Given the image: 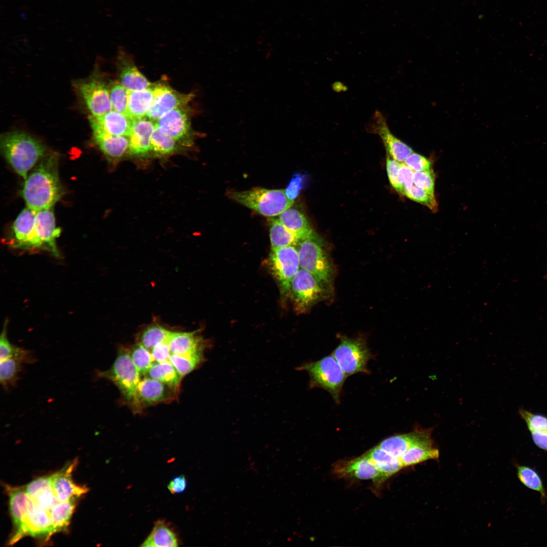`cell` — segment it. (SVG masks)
Here are the masks:
<instances>
[{"label":"cell","mask_w":547,"mask_h":547,"mask_svg":"<svg viewBox=\"0 0 547 547\" xmlns=\"http://www.w3.org/2000/svg\"><path fill=\"white\" fill-rule=\"evenodd\" d=\"M58 160L56 154L47 155L25 179L21 194L27 207L35 212L52 208L63 195Z\"/></svg>","instance_id":"1"},{"label":"cell","mask_w":547,"mask_h":547,"mask_svg":"<svg viewBox=\"0 0 547 547\" xmlns=\"http://www.w3.org/2000/svg\"><path fill=\"white\" fill-rule=\"evenodd\" d=\"M1 149L4 158L23 179L44 155L45 146L37 139L21 132L5 133L1 137Z\"/></svg>","instance_id":"2"},{"label":"cell","mask_w":547,"mask_h":547,"mask_svg":"<svg viewBox=\"0 0 547 547\" xmlns=\"http://www.w3.org/2000/svg\"><path fill=\"white\" fill-rule=\"evenodd\" d=\"M227 196L232 200L263 216L280 215L290 208L294 201L286 196L285 190L256 187L243 191L229 190Z\"/></svg>","instance_id":"3"},{"label":"cell","mask_w":547,"mask_h":547,"mask_svg":"<svg viewBox=\"0 0 547 547\" xmlns=\"http://www.w3.org/2000/svg\"><path fill=\"white\" fill-rule=\"evenodd\" d=\"M140 375L132 361L130 351L123 347L119 348L109 369L97 372L98 377L107 379L115 385L126 401L138 410L137 388Z\"/></svg>","instance_id":"4"},{"label":"cell","mask_w":547,"mask_h":547,"mask_svg":"<svg viewBox=\"0 0 547 547\" xmlns=\"http://www.w3.org/2000/svg\"><path fill=\"white\" fill-rule=\"evenodd\" d=\"M299 369L308 372L311 387H320L326 390L337 403H339L346 376L332 355L316 362L304 364Z\"/></svg>","instance_id":"5"},{"label":"cell","mask_w":547,"mask_h":547,"mask_svg":"<svg viewBox=\"0 0 547 547\" xmlns=\"http://www.w3.org/2000/svg\"><path fill=\"white\" fill-rule=\"evenodd\" d=\"M300 268L312 275L325 288L332 279V267L328 257L316 239H308L297 245Z\"/></svg>","instance_id":"6"},{"label":"cell","mask_w":547,"mask_h":547,"mask_svg":"<svg viewBox=\"0 0 547 547\" xmlns=\"http://www.w3.org/2000/svg\"><path fill=\"white\" fill-rule=\"evenodd\" d=\"M332 355L346 377L358 373H368L367 365L371 355L361 338L343 337Z\"/></svg>","instance_id":"7"},{"label":"cell","mask_w":547,"mask_h":547,"mask_svg":"<svg viewBox=\"0 0 547 547\" xmlns=\"http://www.w3.org/2000/svg\"><path fill=\"white\" fill-rule=\"evenodd\" d=\"M269 264L283 295L289 294L291 282L300 268L297 248L289 246L271 249Z\"/></svg>","instance_id":"8"},{"label":"cell","mask_w":547,"mask_h":547,"mask_svg":"<svg viewBox=\"0 0 547 547\" xmlns=\"http://www.w3.org/2000/svg\"><path fill=\"white\" fill-rule=\"evenodd\" d=\"M325 287L310 273L300 268L293 279L289 292L296 312H303L320 300Z\"/></svg>","instance_id":"9"},{"label":"cell","mask_w":547,"mask_h":547,"mask_svg":"<svg viewBox=\"0 0 547 547\" xmlns=\"http://www.w3.org/2000/svg\"><path fill=\"white\" fill-rule=\"evenodd\" d=\"M61 233L57 227L52 208L36 212L32 250H43L60 256L56 240Z\"/></svg>","instance_id":"10"},{"label":"cell","mask_w":547,"mask_h":547,"mask_svg":"<svg viewBox=\"0 0 547 547\" xmlns=\"http://www.w3.org/2000/svg\"><path fill=\"white\" fill-rule=\"evenodd\" d=\"M152 89L153 101L146 117L153 121L174 109L185 107L193 97L192 94L179 93L166 85H157Z\"/></svg>","instance_id":"11"},{"label":"cell","mask_w":547,"mask_h":547,"mask_svg":"<svg viewBox=\"0 0 547 547\" xmlns=\"http://www.w3.org/2000/svg\"><path fill=\"white\" fill-rule=\"evenodd\" d=\"M53 534L49 512L35 503L19 529L11 536L9 543L12 544L26 535L42 537L48 540Z\"/></svg>","instance_id":"12"},{"label":"cell","mask_w":547,"mask_h":547,"mask_svg":"<svg viewBox=\"0 0 547 547\" xmlns=\"http://www.w3.org/2000/svg\"><path fill=\"white\" fill-rule=\"evenodd\" d=\"M333 472L340 478L371 480L376 483L385 481L377 468L365 454L355 458L336 462L333 465Z\"/></svg>","instance_id":"13"},{"label":"cell","mask_w":547,"mask_h":547,"mask_svg":"<svg viewBox=\"0 0 547 547\" xmlns=\"http://www.w3.org/2000/svg\"><path fill=\"white\" fill-rule=\"evenodd\" d=\"M367 127L368 130L379 136L388 154L395 160L402 163L413 152L391 132L385 118L378 111L374 113Z\"/></svg>","instance_id":"14"},{"label":"cell","mask_w":547,"mask_h":547,"mask_svg":"<svg viewBox=\"0 0 547 547\" xmlns=\"http://www.w3.org/2000/svg\"><path fill=\"white\" fill-rule=\"evenodd\" d=\"M79 90L91 115L99 117L113 110L109 91L101 82L92 80L82 83Z\"/></svg>","instance_id":"15"},{"label":"cell","mask_w":547,"mask_h":547,"mask_svg":"<svg viewBox=\"0 0 547 547\" xmlns=\"http://www.w3.org/2000/svg\"><path fill=\"white\" fill-rule=\"evenodd\" d=\"M178 390L158 380L146 377L140 380L137 388V401L142 406L172 400Z\"/></svg>","instance_id":"16"},{"label":"cell","mask_w":547,"mask_h":547,"mask_svg":"<svg viewBox=\"0 0 547 547\" xmlns=\"http://www.w3.org/2000/svg\"><path fill=\"white\" fill-rule=\"evenodd\" d=\"M77 463L74 459L51 475L53 489L58 502L76 499L88 491L86 487L77 485L72 480V473Z\"/></svg>","instance_id":"17"},{"label":"cell","mask_w":547,"mask_h":547,"mask_svg":"<svg viewBox=\"0 0 547 547\" xmlns=\"http://www.w3.org/2000/svg\"><path fill=\"white\" fill-rule=\"evenodd\" d=\"M89 121L93 133L118 136L128 137L132 124V119L114 110L99 117L90 115Z\"/></svg>","instance_id":"18"},{"label":"cell","mask_w":547,"mask_h":547,"mask_svg":"<svg viewBox=\"0 0 547 547\" xmlns=\"http://www.w3.org/2000/svg\"><path fill=\"white\" fill-rule=\"evenodd\" d=\"M36 212L27 207L17 217L12 225L13 247L23 250H32Z\"/></svg>","instance_id":"19"},{"label":"cell","mask_w":547,"mask_h":547,"mask_svg":"<svg viewBox=\"0 0 547 547\" xmlns=\"http://www.w3.org/2000/svg\"><path fill=\"white\" fill-rule=\"evenodd\" d=\"M155 126L176 141L188 134L190 121L185 107L174 109L162 115L155 123Z\"/></svg>","instance_id":"20"},{"label":"cell","mask_w":547,"mask_h":547,"mask_svg":"<svg viewBox=\"0 0 547 547\" xmlns=\"http://www.w3.org/2000/svg\"><path fill=\"white\" fill-rule=\"evenodd\" d=\"M155 124L148 118L132 119L131 132L128 136L129 150L131 153L145 154L150 150V140Z\"/></svg>","instance_id":"21"},{"label":"cell","mask_w":547,"mask_h":547,"mask_svg":"<svg viewBox=\"0 0 547 547\" xmlns=\"http://www.w3.org/2000/svg\"><path fill=\"white\" fill-rule=\"evenodd\" d=\"M9 498V510L17 531L20 527L28 513L34 507L35 503L24 489L6 486Z\"/></svg>","instance_id":"22"},{"label":"cell","mask_w":547,"mask_h":547,"mask_svg":"<svg viewBox=\"0 0 547 547\" xmlns=\"http://www.w3.org/2000/svg\"><path fill=\"white\" fill-rule=\"evenodd\" d=\"M430 433L411 446L401 456L403 467L412 466L431 459H437L439 450L434 447Z\"/></svg>","instance_id":"23"},{"label":"cell","mask_w":547,"mask_h":547,"mask_svg":"<svg viewBox=\"0 0 547 547\" xmlns=\"http://www.w3.org/2000/svg\"><path fill=\"white\" fill-rule=\"evenodd\" d=\"M24 490L36 504L48 512L58 502L53 489L51 476L34 479Z\"/></svg>","instance_id":"24"},{"label":"cell","mask_w":547,"mask_h":547,"mask_svg":"<svg viewBox=\"0 0 547 547\" xmlns=\"http://www.w3.org/2000/svg\"><path fill=\"white\" fill-rule=\"evenodd\" d=\"M431 429L417 428L408 434L397 435L387 438L378 445L392 455L399 458L413 444L429 433Z\"/></svg>","instance_id":"25"},{"label":"cell","mask_w":547,"mask_h":547,"mask_svg":"<svg viewBox=\"0 0 547 547\" xmlns=\"http://www.w3.org/2000/svg\"><path fill=\"white\" fill-rule=\"evenodd\" d=\"M167 343L171 354L189 355L203 354L204 344L195 332H171Z\"/></svg>","instance_id":"26"},{"label":"cell","mask_w":547,"mask_h":547,"mask_svg":"<svg viewBox=\"0 0 547 547\" xmlns=\"http://www.w3.org/2000/svg\"><path fill=\"white\" fill-rule=\"evenodd\" d=\"M278 219L301 241L316 239L314 231L305 216L298 209L291 208L281 213Z\"/></svg>","instance_id":"27"},{"label":"cell","mask_w":547,"mask_h":547,"mask_svg":"<svg viewBox=\"0 0 547 547\" xmlns=\"http://www.w3.org/2000/svg\"><path fill=\"white\" fill-rule=\"evenodd\" d=\"M178 535L173 527L165 520H159L140 546L143 547H176L179 545Z\"/></svg>","instance_id":"28"},{"label":"cell","mask_w":547,"mask_h":547,"mask_svg":"<svg viewBox=\"0 0 547 547\" xmlns=\"http://www.w3.org/2000/svg\"><path fill=\"white\" fill-rule=\"evenodd\" d=\"M119 56L125 65L122 68L120 76L122 86L128 91L142 90L152 86L145 76L130 62V57L122 48L120 50Z\"/></svg>","instance_id":"29"},{"label":"cell","mask_w":547,"mask_h":547,"mask_svg":"<svg viewBox=\"0 0 547 547\" xmlns=\"http://www.w3.org/2000/svg\"><path fill=\"white\" fill-rule=\"evenodd\" d=\"M96 144L106 157L118 159L122 157L129 148L128 137L112 136L103 133H93Z\"/></svg>","instance_id":"30"},{"label":"cell","mask_w":547,"mask_h":547,"mask_svg":"<svg viewBox=\"0 0 547 547\" xmlns=\"http://www.w3.org/2000/svg\"><path fill=\"white\" fill-rule=\"evenodd\" d=\"M152 87L137 91H129L127 115L131 119L147 116L153 101Z\"/></svg>","instance_id":"31"},{"label":"cell","mask_w":547,"mask_h":547,"mask_svg":"<svg viewBox=\"0 0 547 547\" xmlns=\"http://www.w3.org/2000/svg\"><path fill=\"white\" fill-rule=\"evenodd\" d=\"M365 454L376 466L385 480L403 467L399 458L389 454L378 445Z\"/></svg>","instance_id":"32"},{"label":"cell","mask_w":547,"mask_h":547,"mask_svg":"<svg viewBox=\"0 0 547 547\" xmlns=\"http://www.w3.org/2000/svg\"><path fill=\"white\" fill-rule=\"evenodd\" d=\"M8 321L3 325L0 338V361L13 359L21 361L23 364L33 363L35 359L32 353L24 348L12 344L7 335Z\"/></svg>","instance_id":"33"},{"label":"cell","mask_w":547,"mask_h":547,"mask_svg":"<svg viewBox=\"0 0 547 547\" xmlns=\"http://www.w3.org/2000/svg\"><path fill=\"white\" fill-rule=\"evenodd\" d=\"M269 224L271 249L296 246L300 243L296 236L278 219H269Z\"/></svg>","instance_id":"34"},{"label":"cell","mask_w":547,"mask_h":547,"mask_svg":"<svg viewBox=\"0 0 547 547\" xmlns=\"http://www.w3.org/2000/svg\"><path fill=\"white\" fill-rule=\"evenodd\" d=\"M75 499L58 502L49 511L54 533L65 530L69 525L75 507Z\"/></svg>","instance_id":"35"},{"label":"cell","mask_w":547,"mask_h":547,"mask_svg":"<svg viewBox=\"0 0 547 547\" xmlns=\"http://www.w3.org/2000/svg\"><path fill=\"white\" fill-rule=\"evenodd\" d=\"M147 373L150 378L165 383L178 390L182 377L169 361L153 364Z\"/></svg>","instance_id":"36"},{"label":"cell","mask_w":547,"mask_h":547,"mask_svg":"<svg viewBox=\"0 0 547 547\" xmlns=\"http://www.w3.org/2000/svg\"><path fill=\"white\" fill-rule=\"evenodd\" d=\"M23 364L21 361L13 359L1 361L0 382L5 389L8 390L16 384L22 371Z\"/></svg>","instance_id":"37"},{"label":"cell","mask_w":547,"mask_h":547,"mask_svg":"<svg viewBox=\"0 0 547 547\" xmlns=\"http://www.w3.org/2000/svg\"><path fill=\"white\" fill-rule=\"evenodd\" d=\"M517 476L523 485L539 493L543 500L546 499V492L543 482L535 470L527 465H518L517 466Z\"/></svg>","instance_id":"38"},{"label":"cell","mask_w":547,"mask_h":547,"mask_svg":"<svg viewBox=\"0 0 547 547\" xmlns=\"http://www.w3.org/2000/svg\"><path fill=\"white\" fill-rule=\"evenodd\" d=\"M203 361V354L189 355L171 354L169 358V361L181 377L197 368Z\"/></svg>","instance_id":"39"},{"label":"cell","mask_w":547,"mask_h":547,"mask_svg":"<svg viewBox=\"0 0 547 547\" xmlns=\"http://www.w3.org/2000/svg\"><path fill=\"white\" fill-rule=\"evenodd\" d=\"M170 332L161 326L151 325L142 332L139 343L147 349H151L159 343L167 342Z\"/></svg>","instance_id":"40"},{"label":"cell","mask_w":547,"mask_h":547,"mask_svg":"<svg viewBox=\"0 0 547 547\" xmlns=\"http://www.w3.org/2000/svg\"><path fill=\"white\" fill-rule=\"evenodd\" d=\"M176 146L174 139L155 126L151 137V150L157 154H169L175 150Z\"/></svg>","instance_id":"41"},{"label":"cell","mask_w":547,"mask_h":547,"mask_svg":"<svg viewBox=\"0 0 547 547\" xmlns=\"http://www.w3.org/2000/svg\"><path fill=\"white\" fill-rule=\"evenodd\" d=\"M132 361L141 375L147 373L153 364V358L148 349L139 343L130 351Z\"/></svg>","instance_id":"42"},{"label":"cell","mask_w":547,"mask_h":547,"mask_svg":"<svg viewBox=\"0 0 547 547\" xmlns=\"http://www.w3.org/2000/svg\"><path fill=\"white\" fill-rule=\"evenodd\" d=\"M404 195L409 199L423 205L433 211L438 209V204L435 194L420 188L415 185L404 189Z\"/></svg>","instance_id":"43"},{"label":"cell","mask_w":547,"mask_h":547,"mask_svg":"<svg viewBox=\"0 0 547 547\" xmlns=\"http://www.w3.org/2000/svg\"><path fill=\"white\" fill-rule=\"evenodd\" d=\"M109 91L112 109L127 115L129 91L121 83H116Z\"/></svg>","instance_id":"44"},{"label":"cell","mask_w":547,"mask_h":547,"mask_svg":"<svg viewBox=\"0 0 547 547\" xmlns=\"http://www.w3.org/2000/svg\"><path fill=\"white\" fill-rule=\"evenodd\" d=\"M519 412L530 433L547 431L546 416L533 413L524 409H520Z\"/></svg>","instance_id":"45"},{"label":"cell","mask_w":547,"mask_h":547,"mask_svg":"<svg viewBox=\"0 0 547 547\" xmlns=\"http://www.w3.org/2000/svg\"><path fill=\"white\" fill-rule=\"evenodd\" d=\"M413 183L415 186L435 194V177L433 169L426 171L415 172Z\"/></svg>","instance_id":"46"},{"label":"cell","mask_w":547,"mask_h":547,"mask_svg":"<svg viewBox=\"0 0 547 547\" xmlns=\"http://www.w3.org/2000/svg\"><path fill=\"white\" fill-rule=\"evenodd\" d=\"M401 163L387 156L386 158V170L389 182L394 188L399 193L404 195V188L399 177Z\"/></svg>","instance_id":"47"},{"label":"cell","mask_w":547,"mask_h":547,"mask_svg":"<svg viewBox=\"0 0 547 547\" xmlns=\"http://www.w3.org/2000/svg\"><path fill=\"white\" fill-rule=\"evenodd\" d=\"M307 175L304 173H296L294 174L285 190L287 197L293 200L298 197L300 191L302 190L306 182Z\"/></svg>","instance_id":"48"},{"label":"cell","mask_w":547,"mask_h":547,"mask_svg":"<svg viewBox=\"0 0 547 547\" xmlns=\"http://www.w3.org/2000/svg\"><path fill=\"white\" fill-rule=\"evenodd\" d=\"M404 162L415 172L426 171L432 169V163L429 159L414 152L410 154Z\"/></svg>","instance_id":"49"},{"label":"cell","mask_w":547,"mask_h":547,"mask_svg":"<svg viewBox=\"0 0 547 547\" xmlns=\"http://www.w3.org/2000/svg\"><path fill=\"white\" fill-rule=\"evenodd\" d=\"M151 350L153 360L156 362L169 361L171 353L167 342L156 345Z\"/></svg>","instance_id":"50"},{"label":"cell","mask_w":547,"mask_h":547,"mask_svg":"<svg viewBox=\"0 0 547 547\" xmlns=\"http://www.w3.org/2000/svg\"><path fill=\"white\" fill-rule=\"evenodd\" d=\"M414 171L404 163H401L399 177L404 189L413 185Z\"/></svg>","instance_id":"51"},{"label":"cell","mask_w":547,"mask_h":547,"mask_svg":"<svg viewBox=\"0 0 547 547\" xmlns=\"http://www.w3.org/2000/svg\"><path fill=\"white\" fill-rule=\"evenodd\" d=\"M187 481L184 475H180L174 478L168 484L167 488L173 494L183 492L186 489Z\"/></svg>","instance_id":"52"},{"label":"cell","mask_w":547,"mask_h":547,"mask_svg":"<svg viewBox=\"0 0 547 547\" xmlns=\"http://www.w3.org/2000/svg\"><path fill=\"white\" fill-rule=\"evenodd\" d=\"M533 442L539 448L547 451V431L531 432Z\"/></svg>","instance_id":"53"}]
</instances>
